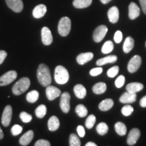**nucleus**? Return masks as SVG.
Returning <instances> with one entry per match:
<instances>
[{
	"label": "nucleus",
	"mask_w": 146,
	"mask_h": 146,
	"mask_svg": "<svg viewBox=\"0 0 146 146\" xmlns=\"http://www.w3.org/2000/svg\"><path fill=\"white\" fill-rule=\"evenodd\" d=\"M37 79L42 86L47 87L52 83V76L48 66L44 64H41L37 69Z\"/></svg>",
	"instance_id": "obj_1"
},
{
	"label": "nucleus",
	"mask_w": 146,
	"mask_h": 146,
	"mask_svg": "<svg viewBox=\"0 0 146 146\" xmlns=\"http://www.w3.org/2000/svg\"><path fill=\"white\" fill-rule=\"evenodd\" d=\"M31 81L29 78L23 77L14 84L12 87V93L16 96H20L29 88Z\"/></svg>",
	"instance_id": "obj_2"
},
{
	"label": "nucleus",
	"mask_w": 146,
	"mask_h": 146,
	"mask_svg": "<svg viewBox=\"0 0 146 146\" xmlns=\"http://www.w3.org/2000/svg\"><path fill=\"white\" fill-rule=\"evenodd\" d=\"M54 78L56 83L59 85L66 84L69 80V73L68 70L62 66H58L55 69Z\"/></svg>",
	"instance_id": "obj_3"
},
{
	"label": "nucleus",
	"mask_w": 146,
	"mask_h": 146,
	"mask_svg": "<svg viewBox=\"0 0 146 146\" xmlns=\"http://www.w3.org/2000/svg\"><path fill=\"white\" fill-rule=\"evenodd\" d=\"M71 30V21L68 17H62L60 20L58 26L59 34L62 36H66Z\"/></svg>",
	"instance_id": "obj_4"
},
{
	"label": "nucleus",
	"mask_w": 146,
	"mask_h": 146,
	"mask_svg": "<svg viewBox=\"0 0 146 146\" xmlns=\"http://www.w3.org/2000/svg\"><path fill=\"white\" fill-rule=\"evenodd\" d=\"M17 78V72L14 70H10L5 72L0 77V86H5L12 83Z\"/></svg>",
	"instance_id": "obj_5"
},
{
	"label": "nucleus",
	"mask_w": 146,
	"mask_h": 146,
	"mask_svg": "<svg viewBox=\"0 0 146 146\" xmlns=\"http://www.w3.org/2000/svg\"><path fill=\"white\" fill-rule=\"evenodd\" d=\"M108 32V28L105 25H100L94 31V34H93V39L94 41L96 43H100L104 38L105 37L106 35Z\"/></svg>",
	"instance_id": "obj_6"
},
{
	"label": "nucleus",
	"mask_w": 146,
	"mask_h": 146,
	"mask_svg": "<svg viewBox=\"0 0 146 146\" xmlns=\"http://www.w3.org/2000/svg\"><path fill=\"white\" fill-rule=\"evenodd\" d=\"M70 95L68 92H64L61 95V98H60V108L62 111L65 114H67L70 109Z\"/></svg>",
	"instance_id": "obj_7"
},
{
	"label": "nucleus",
	"mask_w": 146,
	"mask_h": 146,
	"mask_svg": "<svg viewBox=\"0 0 146 146\" xmlns=\"http://www.w3.org/2000/svg\"><path fill=\"white\" fill-rule=\"evenodd\" d=\"M141 64V58L138 55L134 56L128 64V71L130 73H134L139 68Z\"/></svg>",
	"instance_id": "obj_8"
},
{
	"label": "nucleus",
	"mask_w": 146,
	"mask_h": 146,
	"mask_svg": "<svg viewBox=\"0 0 146 146\" xmlns=\"http://www.w3.org/2000/svg\"><path fill=\"white\" fill-rule=\"evenodd\" d=\"M9 8L16 13H20L23 10L24 5L22 0H5Z\"/></svg>",
	"instance_id": "obj_9"
},
{
	"label": "nucleus",
	"mask_w": 146,
	"mask_h": 146,
	"mask_svg": "<svg viewBox=\"0 0 146 146\" xmlns=\"http://www.w3.org/2000/svg\"><path fill=\"white\" fill-rule=\"evenodd\" d=\"M12 116V108L11 106L8 105L3 110L2 117H1V123L4 127H8L10 125Z\"/></svg>",
	"instance_id": "obj_10"
},
{
	"label": "nucleus",
	"mask_w": 146,
	"mask_h": 146,
	"mask_svg": "<svg viewBox=\"0 0 146 146\" xmlns=\"http://www.w3.org/2000/svg\"><path fill=\"white\" fill-rule=\"evenodd\" d=\"M41 39L45 45H50L53 42L52 34L48 27H44L41 29Z\"/></svg>",
	"instance_id": "obj_11"
},
{
	"label": "nucleus",
	"mask_w": 146,
	"mask_h": 146,
	"mask_svg": "<svg viewBox=\"0 0 146 146\" xmlns=\"http://www.w3.org/2000/svg\"><path fill=\"white\" fill-rule=\"evenodd\" d=\"M45 93H46L47 99L50 100V101H52V100L56 99V98H58L61 95V91L58 88H57V87L52 86V85H48L47 87Z\"/></svg>",
	"instance_id": "obj_12"
},
{
	"label": "nucleus",
	"mask_w": 146,
	"mask_h": 146,
	"mask_svg": "<svg viewBox=\"0 0 146 146\" xmlns=\"http://www.w3.org/2000/svg\"><path fill=\"white\" fill-rule=\"evenodd\" d=\"M141 135V132H140L139 129L135 128L133 129L130 131V133L128 135L127 137V143L129 145H134L137 143L139 138L140 137Z\"/></svg>",
	"instance_id": "obj_13"
},
{
	"label": "nucleus",
	"mask_w": 146,
	"mask_h": 146,
	"mask_svg": "<svg viewBox=\"0 0 146 146\" xmlns=\"http://www.w3.org/2000/svg\"><path fill=\"white\" fill-rule=\"evenodd\" d=\"M140 15V9L135 3L131 2L129 5V17L131 20H135Z\"/></svg>",
	"instance_id": "obj_14"
},
{
	"label": "nucleus",
	"mask_w": 146,
	"mask_h": 146,
	"mask_svg": "<svg viewBox=\"0 0 146 146\" xmlns=\"http://www.w3.org/2000/svg\"><path fill=\"white\" fill-rule=\"evenodd\" d=\"M108 17L111 23H116L119 19V10L117 7L113 6L108 11Z\"/></svg>",
	"instance_id": "obj_15"
},
{
	"label": "nucleus",
	"mask_w": 146,
	"mask_h": 146,
	"mask_svg": "<svg viewBox=\"0 0 146 146\" xmlns=\"http://www.w3.org/2000/svg\"><path fill=\"white\" fill-rule=\"evenodd\" d=\"M137 100V95L134 93L127 92L125 93L120 96V102L123 104H131L136 101Z\"/></svg>",
	"instance_id": "obj_16"
},
{
	"label": "nucleus",
	"mask_w": 146,
	"mask_h": 146,
	"mask_svg": "<svg viewBox=\"0 0 146 146\" xmlns=\"http://www.w3.org/2000/svg\"><path fill=\"white\" fill-rule=\"evenodd\" d=\"M47 12V7L44 4L36 5L33 10V16L35 18H41L45 16Z\"/></svg>",
	"instance_id": "obj_17"
},
{
	"label": "nucleus",
	"mask_w": 146,
	"mask_h": 146,
	"mask_svg": "<svg viewBox=\"0 0 146 146\" xmlns=\"http://www.w3.org/2000/svg\"><path fill=\"white\" fill-rule=\"evenodd\" d=\"M93 58H94V54H93V53H82V54H80L77 57H76V62H77L78 64H79L83 65L92 60Z\"/></svg>",
	"instance_id": "obj_18"
},
{
	"label": "nucleus",
	"mask_w": 146,
	"mask_h": 146,
	"mask_svg": "<svg viewBox=\"0 0 146 146\" xmlns=\"http://www.w3.org/2000/svg\"><path fill=\"white\" fill-rule=\"evenodd\" d=\"M33 137H34L33 131L31 130L27 131V132L25 133V134H24L20 138L19 143L21 145H23V146L28 145L29 144L31 143V141L33 140Z\"/></svg>",
	"instance_id": "obj_19"
},
{
	"label": "nucleus",
	"mask_w": 146,
	"mask_h": 146,
	"mask_svg": "<svg viewBox=\"0 0 146 146\" xmlns=\"http://www.w3.org/2000/svg\"><path fill=\"white\" fill-rule=\"evenodd\" d=\"M60 120L58 118L57 116H51L50 118L48 120V123H47L48 129L50 131H55L58 130V128L60 127Z\"/></svg>",
	"instance_id": "obj_20"
},
{
	"label": "nucleus",
	"mask_w": 146,
	"mask_h": 146,
	"mask_svg": "<svg viewBox=\"0 0 146 146\" xmlns=\"http://www.w3.org/2000/svg\"><path fill=\"white\" fill-rule=\"evenodd\" d=\"M143 89V85L141 83H131L128 84L126 87V89L128 92L131 93H134V94H136V93L139 92L141 91L142 89Z\"/></svg>",
	"instance_id": "obj_21"
},
{
	"label": "nucleus",
	"mask_w": 146,
	"mask_h": 146,
	"mask_svg": "<svg viewBox=\"0 0 146 146\" xmlns=\"http://www.w3.org/2000/svg\"><path fill=\"white\" fill-rule=\"evenodd\" d=\"M74 93L78 99H83L87 95V90L81 84H78L74 87Z\"/></svg>",
	"instance_id": "obj_22"
},
{
	"label": "nucleus",
	"mask_w": 146,
	"mask_h": 146,
	"mask_svg": "<svg viewBox=\"0 0 146 146\" xmlns=\"http://www.w3.org/2000/svg\"><path fill=\"white\" fill-rule=\"evenodd\" d=\"M117 59L118 58L116 56H106V57H104L103 58H101V59L97 60L96 64L97 66H101L105 65L106 64L114 63L115 62L117 61Z\"/></svg>",
	"instance_id": "obj_23"
},
{
	"label": "nucleus",
	"mask_w": 146,
	"mask_h": 146,
	"mask_svg": "<svg viewBox=\"0 0 146 146\" xmlns=\"http://www.w3.org/2000/svg\"><path fill=\"white\" fill-rule=\"evenodd\" d=\"M114 106V101L112 99H106L100 102L99 104V109L101 111H108Z\"/></svg>",
	"instance_id": "obj_24"
},
{
	"label": "nucleus",
	"mask_w": 146,
	"mask_h": 146,
	"mask_svg": "<svg viewBox=\"0 0 146 146\" xmlns=\"http://www.w3.org/2000/svg\"><path fill=\"white\" fill-rule=\"evenodd\" d=\"M93 0H74L72 4L74 8L78 9L86 8L90 6Z\"/></svg>",
	"instance_id": "obj_25"
},
{
	"label": "nucleus",
	"mask_w": 146,
	"mask_h": 146,
	"mask_svg": "<svg viewBox=\"0 0 146 146\" xmlns=\"http://www.w3.org/2000/svg\"><path fill=\"white\" fill-rule=\"evenodd\" d=\"M134 39L131 36H128V37L126 38L123 44V51L125 53L128 54V53L130 52L134 47Z\"/></svg>",
	"instance_id": "obj_26"
},
{
	"label": "nucleus",
	"mask_w": 146,
	"mask_h": 146,
	"mask_svg": "<svg viewBox=\"0 0 146 146\" xmlns=\"http://www.w3.org/2000/svg\"><path fill=\"white\" fill-rule=\"evenodd\" d=\"M106 84L105 83H103V82H100V83L95 84L94 87H93L92 90L94 91V94H96L97 95H100L104 94V93L106 91Z\"/></svg>",
	"instance_id": "obj_27"
},
{
	"label": "nucleus",
	"mask_w": 146,
	"mask_h": 146,
	"mask_svg": "<svg viewBox=\"0 0 146 146\" xmlns=\"http://www.w3.org/2000/svg\"><path fill=\"white\" fill-rule=\"evenodd\" d=\"M114 129L116 132L120 136L125 135L127 133V127L122 122H117L114 125Z\"/></svg>",
	"instance_id": "obj_28"
},
{
	"label": "nucleus",
	"mask_w": 146,
	"mask_h": 146,
	"mask_svg": "<svg viewBox=\"0 0 146 146\" xmlns=\"http://www.w3.org/2000/svg\"><path fill=\"white\" fill-rule=\"evenodd\" d=\"M39 92L36 90H33L28 93V94L27 95L26 98L29 103H35V102H36L37 101V100L39 99Z\"/></svg>",
	"instance_id": "obj_29"
},
{
	"label": "nucleus",
	"mask_w": 146,
	"mask_h": 146,
	"mask_svg": "<svg viewBox=\"0 0 146 146\" xmlns=\"http://www.w3.org/2000/svg\"><path fill=\"white\" fill-rule=\"evenodd\" d=\"M75 112L76 114L78 115L79 117L83 118L86 116L88 114V110H87V108L83 104H78L75 108Z\"/></svg>",
	"instance_id": "obj_30"
},
{
	"label": "nucleus",
	"mask_w": 146,
	"mask_h": 146,
	"mask_svg": "<svg viewBox=\"0 0 146 146\" xmlns=\"http://www.w3.org/2000/svg\"><path fill=\"white\" fill-rule=\"evenodd\" d=\"M96 131L100 135H104L108 131V126L105 123H100L97 125Z\"/></svg>",
	"instance_id": "obj_31"
},
{
	"label": "nucleus",
	"mask_w": 146,
	"mask_h": 146,
	"mask_svg": "<svg viewBox=\"0 0 146 146\" xmlns=\"http://www.w3.org/2000/svg\"><path fill=\"white\" fill-rule=\"evenodd\" d=\"M114 50V44L111 41H107L102 47V52L104 54H108L112 52Z\"/></svg>",
	"instance_id": "obj_32"
},
{
	"label": "nucleus",
	"mask_w": 146,
	"mask_h": 146,
	"mask_svg": "<svg viewBox=\"0 0 146 146\" xmlns=\"http://www.w3.org/2000/svg\"><path fill=\"white\" fill-rule=\"evenodd\" d=\"M47 113V108L45 105L41 104L36 108L35 110V114L38 118H42L45 116Z\"/></svg>",
	"instance_id": "obj_33"
},
{
	"label": "nucleus",
	"mask_w": 146,
	"mask_h": 146,
	"mask_svg": "<svg viewBox=\"0 0 146 146\" xmlns=\"http://www.w3.org/2000/svg\"><path fill=\"white\" fill-rule=\"evenodd\" d=\"M69 144L70 146H80L81 145V143L78 136L72 133L70 135V138H69Z\"/></svg>",
	"instance_id": "obj_34"
},
{
	"label": "nucleus",
	"mask_w": 146,
	"mask_h": 146,
	"mask_svg": "<svg viewBox=\"0 0 146 146\" xmlns=\"http://www.w3.org/2000/svg\"><path fill=\"white\" fill-rule=\"evenodd\" d=\"M96 118L94 114L89 115L88 117L87 118L86 121H85V126L87 129H90L91 128L94 127V126L96 123Z\"/></svg>",
	"instance_id": "obj_35"
},
{
	"label": "nucleus",
	"mask_w": 146,
	"mask_h": 146,
	"mask_svg": "<svg viewBox=\"0 0 146 146\" xmlns=\"http://www.w3.org/2000/svg\"><path fill=\"white\" fill-rule=\"evenodd\" d=\"M134 111V108L130 105L124 106L121 110V112L125 116H129L132 114Z\"/></svg>",
	"instance_id": "obj_36"
},
{
	"label": "nucleus",
	"mask_w": 146,
	"mask_h": 146,
	"mask_svg": "<svg viewBox=\"0 0 146 146\" xmlns=\"http://www.w3.org/2000/svg\"><path fill=\"white\" fill-rule=\"evenodd\" d=\"M118 72H119V67L118 66H115L112 67V68H110L108 70L107 75L110 78H114L117 75Z\"/></svg>",
	"instance_id": "obj_37"
},
{
	"label": "nucleus",
	"mask_w": 146,
	"mask_h": 146,
	"mask_svg": "<svg viewBox=\"0 0 146 146\" xmlns=\"http://www.w3.org/2000/svg\"><path fill=\"white\" fill-rule=\"evenodd\" d=\"M20 118L22 120V121L23 123H30L33 119L32 116L31 114H29V113L26 112H22L21 114H20Z\"/></svg>",
	"instance_id": "obj_38"
},
{
	"label": "nucleus",
	"mask_w": 146,
	"mask_h": 146,
	"mask_svg": "<svg viewBox=\"0 0 146 146\" xmlns=\"http://www.w3.org/2000/svg\"><path fill=\"white\" fill-rule=\"evenodd\" d=\"M23 131V127L19 125H14L11 129V133L14 136H17Z\"/></svg>",
	"instance_id": "obj_39"
},
{
	"label": "nucleus",
	"mask_w": 146,
	"mask_h": 146,
	"mask_svg": "<svg viewBox=\"0 0 146 146\" xmlns=\"http://www.w3.org/2000/svg\"><path fill=\"white\" fill-rule=\"evenodd\" d=\"M125 83V77L123 75H120L115 81V85L117 88H121Z\"/></svg>",
	"instance_id": "obj_40"
},
{
	"label": "nucleus",
	"mask_w": 146,
	"mask_h": 146,
	"mask_svg": "<svg viewBox=\"0 0 146 146\" xmlns=\"http://www.w3.org/2000/svg\"><path fill=\"white\" fill-rule=\"evenodd\" d=\"M103 72V69L101 67H98V68H94L90 70V74L93 76H96L100 75L101 73Z\"/></svg>",
	"instance_id": "obj_41"
},
{
	"label": "nucleus",
	"mask_w": 146,
	"mask_h": 146,
	"mask_svg": "<svg viewBox=\"0 0 146 146\" xmlns=\"http://www.w3.org/2000/svg\"><path fill=\"white\" fill-rule=\"evenodd\" d=\"M114 39L116 43H120L122 40H123V33H122V32L120 31H117L115 33Z\"/></svg>",
	"instance_id": "obj_42"
},
{
	"label": "nucleus",
	"mask_w": 146,
	"mask_h": 146,
	"mask_svg": "<svg viewBox=\"0 0 146 146\" xmlns=\"http://www.w3.org/2000/svg\"><path fill=\"white\" fill-rule=\"evenodd\" d=\"M35 146H50L51 144L50 141L45 139H39L35 143Z\"/></svg>",
	"instance_id": "obj_43"
},
{
	"label": "nucleus",
	"mask_w": 146,
	"mask_h": 146,
	"mask_svg": "<svg viewBox=\"0 0 146 146\" xmlns=\"http://www.w3.org/2000/svg\"><path fill=\"white\" fill-rule=\"evenodd\" d=\"M76 130H77L78 136L81 137H83L85 136V129H84V127H83V126L78 125L77 127V129H76Z\"/></svg>",
	"instance_id": "obj_44"
},
{
	"label": "nucleus",
	"mask_w": 146,
	"mask_h": 146,
	"mask_svg": "<svg viewBox=\"0 0 146 146\" xmlns=\"http://www.w3.org/2000/svg\"><path fill=\"white\" fill-rule=\"evenodd\" d=\"M7 56V53L6 52L3 50H0V65L4 61L5 58Z\"/></svg>",
	"instance_id": "obj_45"
},
{
	"label": "nucleus",
	"mask_w": 146,
	"mask_h": 146,
	"mask_svg": "<svg viewBox=\"0 0 146 146\" xmlns=\"http://www.w3.org/2000/svg\"><path fill=\"white\" fill-rule=\"evenodd\" d=\"M139 2L143 13L146 14V0H139Z\"/></svg>",
	"instance_id": "obj_46"
},
{
	"label": "nucleus",
	"mask_w": 146,
	"mask_h": 146,
	"mask_svg": "<svg viewBox=\"0 0 146 146\" xmlns=\"http://www.w3.org/2000/svg\"><path fill=\"white\" fill-rule=\"evenodd\" d=\"M140 106L143 108H146V96L143 97L139 102Z\"/></svg>",
	"instance_id": "obj_47"
},
{
	"label": "nucleus",
	"mask_w": 146,
	"mask_h": 146,
	"mask_svg": "<svg viewBox=\"0 0 146 146\" xmlns=\"http://www.w3.org/2000/svg\"><path fill=\"white\" fill-rule=\"evenodd\" d=\"M85 146H97V144L94 143V142H88L85 144Z\"/></svg>",
	"instance_id": "obj_48"
},
{
	"label": "nucleus",
	"mask_w": 146,
	"mask_h": 146,
	"mask_svg": "<svg viewBox=\"0 0 146 146\" xmlns=\"http://www.w3.org/2000/svg\"><path fill=\"white\" fill-rule=\"evenodd\" d=\"M112 0H100V1L102 3H104V4H107V3H108L110 1H111Z\"/></svg>",
	"instance_id": "obj_49"
},
{
	"label": "nucleus",
	"mask_w": 146,
	"mask_h": 146,
	"mask_svg": "<svg viewBox=\"0 0 146 146\" xmlns=\"http://www.w3.org/2000/svg\"><path fill=\"white\" fill-rule=\"evenodd\" d=\"M3 136H4V135H3V131L1 130V127H0V140L2 139L3 138Z\"/></svg>",
	"instance_id": "obj_50"
},
{
	"label": "nucleus",
	"mask_w": 146,
	"mask_h": 146,
	"mask_svg": "<svg viewBox=\"0 0 146 146\" xmlns=\"http://www.w3.org/2000/svg\"><path fill=\"white\" fill-rule=\"evenodd\" d=\"M145 46H146V42H145Z\"/></svg>",
	"instance_id": "obj_51"
}]
</instances>
